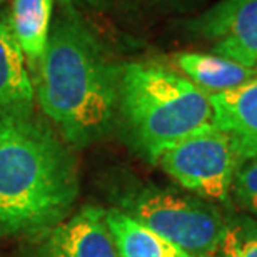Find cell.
I'll list each match as a JSON object with an SVG mask.
<instances>
[{
  "mask_svg": "<svg viewBox=\"0 0 257 257\" xmlns=\"http://www.w3.org/2000/svg\"><path fill=\"white\" fill-rule=\"evenodd\" d=\"M119 72L79 14L72 7L62 10L37 70V97L44 114L74 147L90 146L112 131Z\"/></svg>",
  "mask_w": 257,
  "mask_h": 257,
  "instance_id": "obj_1",
  "label": "cell"
},
{
  "mask_svg": "<svg viewBox=\"0 0 257 257\" xmlns=\"http://www.w3.org/2000/svg\"><path fill=\"white\" fill-rule=\"evenodd\" d=\"M79 195L75 159L34 114L0 112V235L47 230Z\"/></svg>",
  "mask_w": 257,
  "mask_h": 257,
  "instance_id": "obj_2",
  "label": "cell"
},
{
  "mask_svg": "<svg viewBox=\"0 0 257 257\" xmlns=\"http://www.w3.org/2000/svg\"><path fill=\"white\" fill-rule=\"evenodd\" d=\"M117 117L132 146L151 162L179 141L214 125L209 95L182 74L152 62L120 67Z\"/></svg>",
  "mask_w": 257,
  "mask_h": 257,
  "instance_id": "obj_3",
  "label": "cell"
},
{
  "mask_svg": "<svg viewBox=\"0 0 257 257\" xmlns=\"http://www.w3.org/2000/svg\"><path fill=\"white\" fill-rule=\"evenodd\" d=\"M119 209L192 257L219 255L227 220L197 195L142 186L128 191Z\"/></svg>",
  "mask_w": 257,
  "mask_h": 257,
  "instance_id": "obj_4",
  "label": "cell"
},
{
  "mask_svg": "<svg viewBox=\"0 0 257 257\" xmlns=\"http://www.w3.org/2000/svg\"><path fill=\"white\" fill-rule=\"evenodd\" d=\"M240 162L232 137L215 125L182 139L157 159L182 189L209 202H227Z\"/></svg>",
  "mask_w": 257,
  "mask_h": 257,
  "instance_id": "obj_5",
  "label": "cell"
},
{
  "mask_svg": "<svg viewBox=\"0 0 257 257\" xmlns=\"http://www.w3.org/2000/svg\"><path fill=\"white\" fill-rule=\"evenodd\" d=\"M184 27L212 40V54L257 69V0H220Z\"/></svg>",
  "mask_w": 257,
  "mask_h": 257,
  "instance_id": "obj_6",
  "label": "cell"
},
{
  "mask_svg": "<svg viewBox=\"0 0 257 257\" xmlns=\"http://www.w3.org/2000/svg\"><path fill=\"white\" fill-rule=\"evenodd\" d=\"M39 257H120L105 222V210L84 207L47 229Z\"/></svg>",
  "mask_w": 257,
  "mask_h": 257,
  "instance_id": "obj_7",
  "label": "cell"
},
{
  "mask_svg": "<svg viewBox=\"0 0 257 257\" xmlns=\"http://www.w3.org/2000/svg\"><path fill=\"white\" fill-rule=\"evenodd\" d=\"M209 99L214 125L232 137L242 162L257 156V75Z\"/></svg>",
  "mask_w": 257,
  "mask_h": 257,
  "instance_id": "obj_8",
  "label": "cell"
},
{
  "mask_svg": "<svg viewBox=\"0 0 257 257\" xmlns=\"http://www.w3.org/2000/svg\"><path fill=\"white\" fill-rule=\"evenodd\" d=\"M34 107V85L25 55L12 30L0 20V112L30 114Z\"/></svg>",
  "mask_w": 257,
  "mask_h": 257,
  "instance_id": "obj_9",
  "label": "cell"
},
{
  "mask_svg": "<svg viewBox=\"0 0 257 257\" xmlns=\"http://www.w3.org/2000/svg\"><path fill=\"white\" fill-rule=\"evenodd\" d=\"M176 65L184 77L207 95L232 90L257 75V69L240 65L215 54L181 52L176 55Z\"/></svg>",
  "mask_w": 257,
  "mask_h": 257,
  "instance_id": "obj_10",
  "label": "cell"
},
{
  "mask_svg": "<svg viewBox=\"0 0 257 257\" xmlns=\"http://www.w3.org/2000/svg\"><path fill=\"white\" fill-rule=\"evenodd\" d=\"M105 222L120 257H192L120 209L105 210Z\"/></svg>",
  "mask_w": 257,
  "mask_h": 257,
  "instance_id": "obj_11",
  "label": "cell"
},
{
  "mask_svg": "<svg viewBox=\"0 0 257 257\" xmlns=\"http://www.w3.org/2000/svg\"><path fill=\"white\" fill-rule=\"evenodd\" d=\"M52 7L54 0H14L10 30L35 74L47 49Z\"/></svg>",
  "mask_w": 257,
  "mask_h": 257,
  "instance_id": "obj_12",
  "label": "cell"
},
{
  "mask_svg": "<svg viewBox=\"0 0 257 257\" xmlns=\"http://www.w3.org/2000/svg\"><path fill=\"white\" fill-rule=\"evenodd\" d=\"M219 257H257V219L237 217L225 222Z\"/></svg>",
  "mask_w": 257,
  "mask_h": 257,
  "instance_id": "obj_13",
  "label": "cell"
},
{
  "mask_svg": "<svg viewBox=\"0 0 257 257\" xmlns=\"http://www.w3.org/2000/svg\"><path fill=\"white\" fill-rule=\"evenodd\" d=\"M230 195L249 217L257 219V156L245 159L237 167Z\"/></svg>",
  "mask_w": 257,
  "mask_h": 257,
  "instance_id": "obj_14",
  "label": "cell"
},
{
  "mask_svg": "<svg viewBox=\"0 0 257 257\" xmlns=\"http://www.w3.org/2000/svg\"><path fill=\"white\" fill-rule=\"evenodd\" d=\"M112 0H62V4L67 7H89V9H107Z\"/></svg>",
  "mask_w": 257,
  "mask_h": 257,
  "instance_id": "obj_15",
  "label": "cell"
},
{
  "mask_svg": "<svg viewBox=\"0 0 257 257\" xmlns=\"http://www.w3.org/2000/svg\"><path fill=\"white\" fill-rule=\"evenodd\" d=\"M154 5L159 7H167V9H184V7H191L192 4H195L197 0H147Z\"/></svg>",
  "mask_w": 257,
  "mask_h": 257,
  "instance_id": "obj_16",
  "label": "cell"
},
{
  "mask_svg": "<svg viewBox=\"0 0 257 257\" xmlns=\"http://www.w3.org/2000/svg\"><path fill=\"white\" fill-rule=\"evenodd\" d=\"M0 2H4V0H0Z\"/></svg>",
  "mask_w": 257,
  "mask_h": 257,
  "instance_id": "obj_17",
  "label": "cell"
}]
</instances>
